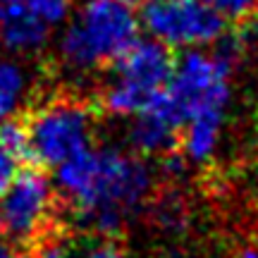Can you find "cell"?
Listing matches in <instances>:
<instances>
[{
	"instance_id": "obj_1",
	"label": "cell",
	"mask_w": 258,
	"mask_h": 258,
	"mask_svg": "<svg viewBox=\"0 0 258 258\" xmlns=\"http://www.w3.org/2000/svg\"><path fill=\"white\" fill-rule=\"evenodd\" d=\"M57 189L84 225L101 234L124 227L153 189L151 167L124 148H84L55 167Z\"/></svg>"
},
{
	"instance_id": "obj_2",
	"label": "cell",
	"mask_w": 258,
	"mask_h": 258,
	"mask_svg": "<svg viewBox=\"0 0 258 258\" xmlns=\"http://www.w3.org/2000/svg\"><path fill=\"white\" fill-rule=\"evenodd\" d=\"M139 34V17L122 0H86L57 41V55L72 72L115 62Z\"/></svg>"
},
{
	"instance_id": "obj_3",
	"label": "cell",
	"mask_w": 258,
	"mask_h": 258,
	"mask_svg": "<svg viewBox=\"0 0 258 258\" xmlns=\"http://www.w3.org/2000/svg\"><path fill=\"white\" fill-rule=\"evenodd\" d=\"M232 62L218 53L186 50L172 67L165 98L179 124L222 127L232 101Z\"/></svg>"
},
{
	"instance_id": "obj_4",
	"label": "cell",
	"mask_w": 258,
	"mask_h": 258,
	"mask_svg": "<svg viewBox=\"0 0 258 258\" xmlns=\"http://www.w3.org/2000/svg\"><path fill=\"white\" fill-rule=\"evenodd\" d=\"M175 60L156 38L134 41L115 60V72L103 89V108L115 117H134L165 89Z\"/></svg>"
},
{
	"instance_id": "obj_5",
	"label": "cell",
	"mask_w": 258,
	"mask_h": 258,
	"mask_svg": "<svg viewBox=\"0 0 258 258\" xmlns=\"http://www.w3.org/2000/svg\"><path fill=\"white\" fill-rule=\"evenodd\" d=\"M29 153L46 167H57L93 141V112L74 98H55L29 115Z\"/></svg>"
},
{
	"instance_id": "obj_6",
	"label": "cell",
	"mask_w": 258,
	"mask_h": 258,
	"mask_svg": "<svg viewBox=\"0 0 258 258\" xmlns=\"http://www.w3.org/2000/svg\"><path fill=\"white\" fill-rule=\"evenodd\" d=\"M139 24L167 48H203L218 43L225 19L201 0H146Z\"/></svg>"
},
{
	"instance_id": "obj_7",
	"label": "cell",
	"mask_w": 258,
	"mask_h": 258,
	"mask_svg": "<svg viewBox=\"0 0 258 258\" xmlns=\"http://www.w3.org/2000/svg\"><path fill=\"white\" fill-rule=\"evenodd\" d=\"M55 189L41 170H24L15 175L0 199V237L8 241L31 244L53 220Z\"/></svg>"
},
{
	"instance_id": "obj_8",
	"label": "cell",
	"mask_w": 258,
	"mask_h": 258,
	"mask_svg": "<svg viewBox=\"0 0 258 258\" xmlns=\"http://www.w3.org/2000/svg\"><path fill=\"white\" fill-rule=\"evenodd\" d=\"M177 129H179V120L175 117V112L165 98V89H163L144 110L132 117L129 144L137 153L160 156L172 148L177 139Z\"/></svg>"
},
{
	"instance_id": "obj_9",
	"label": "cell",
	"mask_w": 258,
	"mask_h": 258,
	"mask_svg": "<svg viewBox=\"0 0 258 258\" xmlns=\"http://www.w3.org/2000/svg\"><path fill=\"white\" fill-rule=\"evenodd\" d=\"M50 27L43 19H38L34 12H29L22 0H17L8 15L0 19V43L19 55L36 53L48 43Z\"/></svg>"
},
{
	"instance_id": "obj_10",
	"label": "cell",
	"mask_w": 258,
	"mask_h": 258,
	"mask_svg": "<svg viewBox=\"0 0 258 258\" xmlns=\"http://www.w3.org/2000/svg\"><path fill=\"white\" fill-rule=\"evenodd\" d=\"M29 91L24 67L15 60H0V122L15 117Z\"/></svg>"
},
{
	"instance_id": "obj_11",
	"label": "cell",
	"mask_w": 258,
	"mask_h": 258,
	"mask_svg": "<svg viewBox=\"0 0 258 258\" xmlns=\"http://www.w3.org/2000/svg\"><path fill=\"white\" fill-rule=\"evenodd\" d=\"M0 148H5L15 160H24V158H31L29 153V132L24 122L10 120L0 122Z\"/></svg>"
},
{
	"instance_id": "obj_12",
	"label": "cell",
	"mask_w": 258,
	"mask_h": 258,
	"mask_svg": "<svg viewBox=\"0 0 258 258\" xmlns=\"http://www.w3.org/2000/svg\"><path fill=\"white\" fill-rule=\"evenodd\" d=\"M74 0H22V5L34 12L38 19H43L48 27H57L72 12Z\"/></svg>"
},
{
	"instance_id": "obj_13",
	"label": "cell",
	"mask_w": 258,
	"mask_h": 258,
	"mask_svg": "<svg viewBox=\"0 0 258 258\" xmlns=\"http://www.w3.org/2000/svg\"><path fill=\"white\" fill-rule=\"evenodd\" d=\"M201 3H206L225 22L227 19L241 22V19L249 17L251 12H253V8H256V0H201Z\"/></svg>"
},
{
	"instance_id": "obj_14",
	"label": "cell",
	"mask_w": 258,
	"mask_h": 258,
	"mask_svg": "<svg viewBox=\"0 0 258 258\" xmlns=\"http://www.w3.org/2000/svg\"><path fill=\"white\" fill-rule=\"evenodd\" d=\"M156 220H158V225H163L165 230H179L186 220L184 208L175 201H170V203L163 201L156 208Z\"/></svg>"
},
{
	"instance_id": "obj_15",
	"label": "cell",
	"mask_w": 258,
	"mask_h": 258,
	"mask_svg": "<svg viewBox=\"0 0 258 258\" xmlns=\"http://www.w3.org/2000/svg\"><path fill=\"white\" fill-rule=\"evenodd\" d=\"M64 258H124L115 244H108V241H98V244H91V246H84V249L74 251Z\"/></svg>"
},
{
	"instance_id": "obj_16",
	"label": "cell",
	"mask_w": 258,
	"mask_h": 258,
	"mask_svg": "<svg viewBox=\"0 0 258 258\" xmlns=\"http://www.w3.org/2000/svg\"><path fill=\"white\" fill-rule=\"evenodd\" d=\"M15 175H17V160L10 156L5 148H0V199H3V194L8 191V186L15 179Z\"/></svg>"
},
{
	"instance_id": "obj_17",
	"label": "cell",
	"mask_w": 258,
	"mask_h": 258,
	"mask_svg": "<svg viewBox=\"0 0 258 258\" xmlns=\"http://www.w3.org/2000/svg\"><path fill=\"white\" fill-rule=\"evenodd\" d=\"M64 256L67 253H62L57 246H41L36 251H29L24 256H15V258H64Z\"/></svg>"
},
{
	"instance_id": "obj_18",
	"label": "cell",
	"mask_w": 258,
	"mask_h": 258,
	"mask_svg": "<svg viewBox=\"0 0 258 258\" xmlns=\"http://www.w3.org/2000/svg\"><path fill=\"white\" fill-rule=\"evenodd\" d=\"M0 258H15V251H12L5 237H0Z\"/></svg>"
},
{
	"instance_id": "obj_19",
	"label": "cell",
	"mask_w": 258,
	"mask_h": 258,
	"mask_svg": "<svg viewBox=\"0 0 258 258\" xmlns=\"http://www.w3.org/2000/svg\"><path fill=\"white\" fill-rule=\"evenodd\" d=\"M237 258H258V249L256 246H244V249L237 253Z\"/></svg>"
},
{
	"instance_id": "obj_20",
	"label": "cell",
	"mask_w": 258,
	"mask_h": 258,
	"mask_svg": "<svg viewBox=\"0 0 258 258\" xmlns=\"http://www.w3.org/2000/svg\"><path fill=\"white\" fill-rule=\"evenodd\" d=\"M15 3H17V0H0V19L5 17V15H8V10L12 8Z\"/></svg>"
},
{
	"instance_id": "obj_21",
	"label": "cell",
	"mask_w": 258,
	"mask_h": 258,
	"mask_svg": "<svg viewBox=\"0 0 258 258\" xmlns=\"http://www.w3.org/2000/svg\"><path fill=\"white\" fill-rule=\"evenodd\" d=\"M122 3H129V5H132V3H139V0H122Z\"/></svg>"
}]
</instances>
